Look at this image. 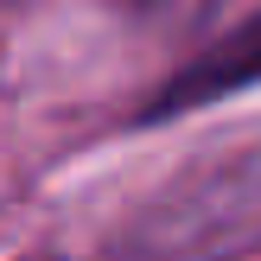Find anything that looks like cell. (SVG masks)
I'll list each match as a JSON object with an SVG mask.
<instances>
[{"mask_svg":"<svg viewBox=\"0 0 261 261\" xmlns=\"http://www.w3.org/2000/svg\"><path fill=\"white\" fill-rule=\"evenodd\" d=\"M261 249V140L166 178L121 229V261H229Z\"/></svg>","mask_w":261,"mask_h":261,"instance_id":"cell-1","label":"cell"},{"mask_svg":"<svg viewBox=\"0 0 261 261\" xmlns=\"http://www.w3.org/2000/svg\"><path fill=\"white\" fill-rule=\"evenodd\" d=\"M255 83H261V7L249 19H236L229 32H217L204 51H191V58L134 109V121L160 127V121H178V115L217 109V102L242 96V89H255Z\"/></svg>","mask_w":261,"mask_h":261,"instance_id":"cell-2","label":"cell"}]
</instances>
